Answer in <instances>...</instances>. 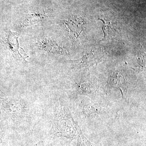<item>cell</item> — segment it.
Returning a JSON list of instances; mask_svg holds the SVG:
<instances>
[{
  "instance_id": "obj_3",
  "label": "cell",
  "mask_w": 146,
  "mask_h": 146,
  "mask_svg": "<svg viewBox=\"0 0 146 146\" xmlns=\"http://www.w3.org/2000/svg\"><path fill=\"white\" fill-rule=\"evenodd\" d=\"M102 52L98 50H92L78 60L72 61V64L75 68H81L90 67L98 63L103 57Z\"/></svg>"
},
{
  "instance_id": "obj_5",
  "label": "cell",
  "mask_w": 146,
  "mask_h": 146,
  "mask_svg": "<svg viewBox=\"0 0 146 146\" xmlns=\"http://www.w3.org/2000/svg\"><path fill=\"white\" fill-rule=\"evenodd\" d=\"M50 16V12L44 9L32 11L26 16L22 22L21 25L23 27L35 25L42 23L44 19L48 18Z\"/></svg>"
},
{
  "instance_id": "obj_1",
  "label": "cell",
  "mask_w": 146,
  "mask_h": 146,
  "mask_svg": "<svg viewBox=\"0 0 146 146\" xmlns=\"http://www.w3.org/2000/svg\"><path fill=\"white\" fill-rule=\"evenodd\" d=\"M56 111L52 131L56 136L73 138L76 136L73 119L70 115L63 114L62 109Z\"/></svg>"
},
{
  "instance_id": "obj_4",
  "label": "cell",
  "mask_w": 146,
  "mask_h": 146,
  "mask_svg": "<svg viewBox=\"0 0 146 146\" xmlns=\"http://www.w3.org/2000/svg\"><path fill=\"white\" fill-rule=\"evenodd\" d=\"M3 43L6 48L12 53L14 56L18 58L25 59V56L20 53V50L24 49L20 46L17 33L9 31L6 34Z\"/></svg>"
},
{
  "instance_id": "obj_2",
  "label": "cell",
  "mask_w": 146,
  "mask_h": 146,
  "mask_svg": "<svg viewBox=\"0 0 146 146\" xmlns=\"http://www.w3.org/2000/svg\"><path fill=\"white\" fill-rule=\"evenodd\" d=\"M63 22L70 38L74 42L78 41L84 29V25L85 22L83 18L77 16H71Z\"/></svg>"
},
{
  "instance_id": "obj_7",
  "label": "cell",
  "mask_w": 146,
  "mask_h": 146,
  "mask_svg": "<svg viewBox=\"0 0 146 146\" xmlns=\"http://www.w3.org/2000/svg\"><path fill=\"white\" fill-rule=\"evenodd\" d=\"M100 20L103 22V29L105 36H113V35L116 34V31L117 30L116 25L111 22L104 21L102 19Z\"/></svg>"
},
{
  "instance_id": "obj_6",
  "label": "cell",
  "mask_w": 146,
  "mask_h": 146,
  "mask_svg": "<svg viewBox=\"0 0 146 146\" xmlns=\"http://www.w3.org/2000/svg\"><path fill=\"white\" fill-rule=\"evenodd\" d=\"M38 46L40 49L51 53L60 55L66 53V51L61 45L51 39H44L39 42Z\"/></svg>"
}]
</instances>
